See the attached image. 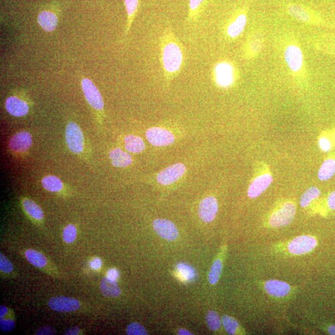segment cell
<instances>
[{
	"label": "cell",
	"instance_id": "28",
	"mask_svg": "<svg viewBox=\"0 0 335 335\" xmlns=\"http://www.w3.org/2000/svg\"><path fill=\"white\" fill-rule=\"evenodd\" d=\"M222 271V261L217 259L212 265L209 274V280L211 284H216L219 281Z\"/></svg>",
	"mask_w": 335,
	"mask_h": 335
},
{
	"label": "cell",
	"instance_id": "16",
	"mask_svg": "<svg viewBox=\"0 0 335 335\" xmlns=\"http://www.w3.org/2000/svg\"><path fill=\"white\" fill-rule=\"evenodd\" d=\"M265 289L267 293L276 298H283L290 293L291 288L287 282L279 280H269L266 282Z\"/></svg>",
	"mask_w": 335,
	"mask_h": 335
},
{
	"label": "cell",
	"instance_id": "24",
	"mask_svg": "<svg viewBox=\"0 0 335 335\" xmlns=\"http://www.w3.org/2000/svg\"><path fill=\"white\" fill-rule=\"evenodd\" d=\"M24 210L30 216L36 220H42L43 218V212L41 208L33 201L25 199L23 201Z\"/></svg>",
	"mask_w": 335,
	"mask_h": 335
},
{
	"label": "cell",
	"instance_id": "36",
	"mask_svg": "<svg viewBox=\"0 0 335 335\" xmlns=\"http://www.w3.org/2000/svg\"><path fill=\"white\" fill-rule=\"evenodd\" d=\"M15 323L12 319L5 320L1 318L0 319V328L4 332L12 331L14 329Z\"/></svg>",
	"mask_w": 335,
	"mask_h": 335
},
{
	"label": "cell",
	"instance_id": "27",
	"mask_svg": "<svg viewBox=\"0 0 335 335\" xmlns=\"http://www.w3.org/2000/svg\"><path fill=\"white\" fill-rule=\"evenodd\" d=\"M320 190L317 187L313 186L308 189L302 196L300 204L302 208H306L315 199L319 197Z\"/></svg>",
	"mask_w": 335,
	"mask_h": 335
},
{
	"label": "cell",
	"instance_id": "41",
	"mask_svg": "<svg viewBox=\"0 0 335 335\" xmlns=\"http://www.w3.org/2000/svg\"><path fill=\"white\" fill-rule=\"evenodd\" d=\"M328 206L329 209L335 210V190L328 196Z\"/></svg>",
	"mask_w": 335,
	"mask_h": 335
},
{
	"label": "cell",
	"instance_id": "4",
	"mask_svg": "<svg viewBox=\"0 0 335 335\" xmlns=\"http://www.w3.org/2000/svg\"><path fill=\"white\" fill-rule=\"evenodd\" d=\"M146 137L149 143L156 147L170 146L175 141L172 132L160 127H152L147 130Z\"/></svg>",
	"mask_w": 335,
	"mask_h": 335
},
{
	"label": "cell",
	"instance_id": "3",
	"mask_svg": "<svg viewBox=\"0 0 335 335\" xmlns=\"http://www.w3.org/2000/svg\"><path fill=\"white\" fill-rule=\"evenodd\" d=\"M66 141L68 147L75 154H80L84 147L83 133L77 124L70 122L66 128Z\"/></svg>",
	"mask_w": 335,
	"mask_h": 335
},
{
	"label": "cell",
	"instance_id": "19",
	"mask_svg": "<svg viewBox=\"0 0 335 335\" xmlns=\"http://www.w3.org/2000/svg\"><path fill=\"white\" fill-rule=\"evenodd\" d=\"M100 290L103 295L106 298H117L121 292L116 281L109 279L108 277H104L101 281Z\"/></svg>",
	"mask_w": 335,
	"mask_h": 335
},
{
	"label": "cell",
	"instance_id": "15",
	"mask_svg": "<svg viewBox=\"0 0 335 335\" xmlns=\"http://www.w3.org/2000/svg\"><path fill=\"white\" fill-rule=\"evenodd\" d=\"M8 113L15 117L26 115L29 112V106L24 101L16 97L8 98L5 103Z\"/></svg>",
	"mask_w": 335,
	"mask_h": 335
},
{
	"label": "cell",
	"instance_id": "23",
	"mask_svg": "<svg viewBox=\"0 0 335 335\" xmlns=\"http://www.w3.org/2000/svg\"><path fill=\"white\" fill-rule=\"evenodd\" d=\"M26 258L29 262L37 268H43L47 265V258L41 253L34 250H28L25 253Z\"/></svg>",
	"mask_w": 335,
	"mask_h": 335
},
{
	"label": "cell",
	"instance_id": "1",
	"mask_svg": "<svg viewBox=\"0 0 335 335\" xmlns=\"http://www.w3.org/2000/svg\"><path fill=\"white\" fill-rule=\"evenodd\" d=\"M183 60L182 53L176 43H167L162 50V62L166 72L169 75H175L181 69Z\"/></svg>",
	"mask_w": 335,
	"mask_h": 335
},
{
	"label": "cell",
	"instance_id": "10",
	"mask_svg": "<svg viewBox=\"0 0 335 335\" xmlns=\"http://www.w3.org/2000/svg\"><path fill=\"white\" fill-rule=\"evenodd\" d=\"M155 232L163 238L168 241H175L178 237V230L172 222L167 219H157L153 222Z\"/></svg>",
	"mask_w": 335,
	"mask_h": 335
},
{
	"label": "cell",
	"instance_id": "22",
	"mask_svg": "<svg viewBox=\"0 0 335 335\" xmlns=\"http://www.w3.org/2000/svg\"><path fill=\"white\" fill-rule=\"evenodd\" d=\"M335 173V160L334 159H327L321 165L318 171V179L321 181H326L330 179Z\"/></svg>",
	"mask_w": 335,
	"mask_h": 335
},
{
	"label": "cell",
	"instance_id": "39",
	"mask_svg": "<svg viewBox=\"0 0 335 335\" xmlns=\"http://www.w3.org/2000/svg\"><path fill=\"white\" fill-rule=\"evenodd\" d=\"M204 1V0H189L190 12H196Z\"/></svg>",
	"mask_w": 335,
	"mask_h": 335
},
{
	"label": "cell",
	"instance_id": "33",
	"mask_svg": "<svg viewBox=\"0 0 335 335\" xmlns=\"http://www.w3.org/2000/svg\"><path fill=\"white\" fill-rule=\"evenodd\" d=\"M127 334L129 335H147L148 334L146 329L138 323L133 322L129 324L126 329Z\"/></svg>",
	"mask_w": 335,
	"mask_h": 335
},
{
	"label": "cell",
	"instance_id": "32",
	"mask_svg": "<svg viewBox=\"0 0 335 335\" xmlns=\"http://www.w3.org/2000/svg\"><path fill=\"white\" fill-rule=\"evenodd\" d=\"M77 228L73 225L66 226L63 231L64 241L67 244H72L77 237Z\"/></svg>",
	"mask_w": 335,
	"mask_h": 335
},
{
	"label": "cell",
	"instance_id": "47",
	"mask_svg": "<svg viewBox=\"0 0 335 335\" xmlns=\"http://www.w3.org/2000/svg\"><path fill=\"white\" fill-rule=\"evenodd\" d=\"M328 331L329 334L335 335V325L329 326Z\"/></svg>",
	"mask_w": 335,
	"mask_h": 335
},
{
	"label": "cell",
	"instance_id": "17",
	"mask_svg": "<svg viewBox=\"0 0 335 335\" xmlns=\"http://www.w3.org/2000/svg\"><path fill=\"white\" fill-rule=\"evenodd\" d=\"M110 159L112 164L117 168H125L132 164V156L121 149L116 148L110 152Z\"/></svg>",
	"mask_w": 335,
	"mask_h": 335
},
{
	"label": "cell",
	"instance_id": "29",
	"mask_svg": "<svg viewBox=\"0 0 335 335\" xmlns=\"http://www.w3.org/2000/svg\"><path fill=\"white\" fill-rule=\"evenodd\" d=\"M206 322L211 331H217L221 326L219 314L214 310H210L206 314Z\"/></svg>",
	"mask_w": 335,
	"mask_h": 335
},
{
	"label": "cell",
	"instance_id": "42",
	"mask_svg": "<svg viewBox=\"0 0 335 335\" xmlns=\"http://www.w3.org/2000/svg\"><path fill=\"white\" fill-rule=\"evenodd\" d=\"M119 276V272L115 269H111L108 271L107 277L112 280L116 281L117 278Z\"/></svg>",
	"mask_w": 335,
	"mask_h": 335
},
{
	"label": "cell",
	"instance_id": "11",
	"mask_svg": "<svg viewBox=\"0 0 335 335\" xmlns=\"http://www.w3.org/2000/svg\"><path fill=\"white\" fill-rule=\"evenodd\" d=\"M218 212V203L216 198L209 196L201 201L199 207V215L204 222L213 221Z\"/></svg>",
	"mask_w": 335,
	"mask_h": 335
},
{
	"label": "cell",
	"instance_id": "20",
	"mask_svg": "<svg viewBox=\"0 0 335 335\" xmlns=\"http://www.w3.org/2000/svg\"><path fill=\"white\" fill-rule=\"evenodd\" d=\"M125 146L127 151L134 154H139L146 149L142 138L133 135H127L125 138Z\"/></svg>",
	"mask_w": 335,
	"mask_h": 335
},
{
	"label": "cell",
	"instance_id": "14",
	"mask_svg": "<svg viewBox=\"0 0 335 335\" xmlns=\"http://www.w3.org/2000/svg\"><path fill=\"white\" fill-rule=\"evenodd\" d=\"M32 143L31 134L28 132H20L11 138L9 146L13 152H24L28 151Z\"/></svg>",
	"mask_w": 335,
	"mask_h": 335
},
{
	"label": "cell",
	"instance_id": "35",
	"mask_svg": "<svg viewBox=\"0 0 335 335\" xmlns=\"http://www.w3.org/2000/svg\"><path fill=\"white\" fill-rule=\"evenodd\" d=\"M13 265L10 260L1 253L0 254V270L5 273H10L13 270Z\"/></svg>",
	"mask_w": 335,
	"mask_h": 335
},
{
	"label": "cell",
	"instance_id": "8",
	"mask_svg": "<svg viewBox=\"0 0 335 335\" xmlns=\"http://www.w3.org/2000/svg\"><path fill=\"white\" fill-rule=\"evenodd\" d=\"M214 75L218 85L223 88L230 86L235 80V71L232 65L225 62L216 65Z\"/></svg>",
	"mask_w": 335,
	"mask_h": 335
},
{
	"label": "cell",
	"instance_id": "2",
	"mask_svg": "<svg viewBox=\"0 0 335 335\" xmlns=\"http://www.w3.org/2000/svg\"><path fill=\"white\" fill-rule=\"evenodd\" d=\"M296 212V206L293 203H285L281 208L272 213L269 224L274 228L285 227L293 221Z\"/></svg>",
	"mask_w": 335,
	"mask_h": 335
},
{
	"label": "cell",
	"instance_id": "46",
	"mask_svg": "<svg viewBox=\"0 0 335 335\" xmlns=\"http://www.w3.org/2000/svg\"><path fill=\"white\" fill-rule=\"evenodd\" d=\"M178 334L180 335H193L192 333H190L189 331L186 330L185 329H181L178 331Z\"/></svg>",
	"mask_w": 335,
	"mask_h": 335
},
{
	"label": "cell",
	"instance_id": "21",
	"mask_svg": "<svg viewBox=\"0 0 335 335\" xmlns=\"http://www.w3.org/2000/svg\"><path fill=\"white\" fill-rule=\"evenodd\" d=\"M247 18L244 14L240 15L236 20L230 24L227 29V34L230 37H236L243 32L246 26Z\"/></svg>",
	"mask_w": 335,
	"mask_h": 335
},
{
	"label": "cell",
	"instance_id": "18",
	"mask_svg": "<svg viewBox=\"0 0 335 335\" xmlns=\"http://www.w3.org/2000/svg\"><path fill=\"white\" fill-rule=\"evenodd\" d=\"M37 22L45 31L53 32L56 28L58 18L53 13L44 11L38 15Z\"/></svg>",
	"mask_w": 335,
	"mask_h": 335
},
{
	"label": "cell",
	"instance_id": "37",
	"mask_svg": "<svg viewBox=\"0 0 335 335\" xmlns=\"http://www.w3.org/2000/svg\"><path fill=\"white\" fill-rule=\"evenodd\" d=\"M318 144H319L320 149L324 152H328L331 149V143L327 138H321L318 141Z\"/></svg>",
	"mask_w": 335,
	"mask_h": 335
},
{
	"label": "cell",
	"instance_id": "30",
	"mask_svg": "<svg viewBox=\"0 0 335 335\" xmlns=\"http://www.w3.org/2000/svg\"><path fill=\"white\" fill-rule=\"evenodd\" d=\"M222 322L228 334H235L236 333L238 328V323L235 318L225 315L222 316Z\"/></svg>",
	"mask_w": 335,
	"mask_h": 335
},
{
	"label": "cell",
	"instance_id": "40",
	"mask_svg": "<svg viewBox=\"0 0 335 335\" xmlns=\"http://www.w3.org/2000/svg\"><path fill=\"white\" fill-rule=\"evenodd\" d=\"M250 47H251L252 51L255 52V53H258L261 48L260 40L258 39V38L257 39H253L251 42V44H250Z\"/></svg>",
	"mask_w": 335,
	"mask_h": 335
},
{
	"label": "cell",
	"instance_id": "7",
	"mask_svg": "<svg viewBox=\"0 0 335 335\" xmlns=\"http://www.w3.org/2000/svg\"><path fill=\"white\" fill-rule=\"evenodd\" d=\"M186 172V167L181 163L170 166L161 171L157 175V180L160 184L170 185L180 179Z\"/></svg>",
	"mask_w": 335,
	"mask_h": 335
},
{
	"label": "cell",
	"instance_id": "43",
	"mask_svg": "<svg viewBox=\"0 0 335 335\" xmlns=\"http://www.w3.org/2000/svg\"><path fill=\"white\" fill-rule=\"evenodd\" d=\"M102 265V261L100 258H94L91 261L90 266L93 269H98Z\"/></svg>",
	"mask_w": 335,
	"mask_h": 335
},
{
	"label": "cell",
	"instance_id": "9",
	"mask_svg": "<svg viewBox=\"0 0 335 335\" xmlns=\"http://www.w3.org/2000/svg\"><path fill=\"white\" fill-rule=\"evenodd\" d=\"M48 305L54 311L67 313L78 310L80 307V302L75 299L64 296H56L49 300Z\"/></svg>",
	"mask_w": 335,
	"mask_h": 335
},
{
	"label": "cell",
	"instance_id": "13",
	"mask_svg": "<svg viewBox=\"0 0 335 335\" xmlns=\"http://www.w3.org/2000/svg\"><path fill=\"white\" fill-rule=\"evenodd\" d=\"M272 181L270 174H264L256 178L250 185L248 189V196L250 198H256L260 196L268 188Z\"/></svg>",
	"mask_w": 335,
	"mask_h": 335
},
{
	"label": "cell",
	"instance_id": "12",
	"mask_svg": "<svg viewBox=\"0 0 335 335\" xmlns=\"http://www.w3.org/2000/svg\"><path fill=\"white\" fill-rule=\"evenodd\" d=\"M284 59L288 67L294 72H299L303 65V54L298 46H288L284 51Z\"/></svg>",
	"mask_w": 335,
	"mask_h": 335
},
{
	"label": "cell",
	"instance_id": "34",
	"mask_svg": "<svg viewBox=\"0 0 335 335\" xmlns=\"http://www.w3.org/2000/svg\"><path fill=\"white\" fill-rule=\"evenodd\" d=\"M125 5H126L128 16L129 19V25L128 29L130 28V23L132 21V18L134 16L138 6V0H124Z\"/></svg>",
	"mask_w": 335,
	"mask_h": 335
},
{
	"label": "cell",
	"instance_id": "25",
	"mask_svg": "<svg viewBox=\"0 0 335 335\" xmlns=\"http://www.w3.org/2000/svg\"><path fill=\"white\" fill-rule=\"evenodd\" d=\"M288 12L293 17L298 19L299 21L304 22V23H308L310 20L309 12L300 5H290L288 7Z\"/></svg>",
	"mask_w": 335,
	"mask_h": 335
},
{
	"label": "cell",
	"instance_id": "44",
	"mask_svg": "<svg viewBox=\"0 0 335 335\" xmlns=\"http://www.w3.org/2000/svg\"><path fill=\"white\" fill-rule=\"evenodd\" d=\"M80 332V329L78 327L70 328L67 329L65 332V334L75 335L78 334Z\"/></svg>",
	"mask_w": 335,
	"mask_h": 335
},
{
	"label": "cell",
	"instance_id": "45",
	"mask_svg": "<svg viewBox=\"0 0 335 335\" xmlns=\"http://www.w3.org/2000/svg\"><path fill=\"white\" fill-rule=\"evenodd\" d=\"M8 313V308L5 306L0 307V318H4Z\"/></svg>",
	"mask_w": 335,
	"mask_h": 335
},
{
	"label": "cell",
	"instance_id": "6",
	"mask_svg": "<svg viewBox=\"0 0 335 335\" xmlns=\"http://www.w3.org/2000/svg\"><path fill=\"white\" fill-rule=\"evenodd\" d=\"M317 245V241L312 236H299L289 244L288 250L293 255H304L312 251Z\"/></svg>",
	"mask_w": 335,
	"mask_h": 335
},
{
	"label": "cell",
	"instance_id": "26",
	"mask_svg": "<svg viewBox=\"0 0 335 335\" xmlns=\"http://www.w3.org/2000/svg\"><path fill=\"white\" fill-rule=\"evenodd\" d=\"M42 184L46 190L51 192H59L63 188V184L55 176H48L42 179Z\"/></svg>",
	"mask_w": 335,
	"mask_h": 335
},
{
	"label": "cell",
	"instance_id": "38",
	"mask_svg": "<svg viewBox=\"0 0 335 335\" xmlns=\"http://www.w3.org/2000/svg\"><path fill=\"white\" fill-rule=\"evenodd\" d=\"M55 334V330L51 326H46L40 327L36 332V334L38 335H44V334Z\"/></svg>",
	"mask_w": 335,
	"mask_h": 335
},
{
	"label": "cell",
	"instance_id": "5",
	"mask_svg": "<svg viewBox=\"0 0 335 335\" xmlns=\"http://www.w3.org/2000/svg\"><path fill=\"white\" fill-rule=\"evenodd\" d=\"M81 86L89 104L95 110L102 111L104 108V102L97 87L88 78L83 79L81 81Z\"/></svg>",
	"mask_w": 335,
	"mask_h": 335
},
{
	"label": "cell",
	"instance_id": "31",
	"mask_svg": "<svg viewBox=\"0 0 335 335\" xmlns=\"http://www.w3.org/2000/svg\"><path fill=\"white\" fill-rule=\"evenodd\" d=\"M177 269L182 278L187 280H192L196 276V272L192 267L184 263H179L177 265Z\"/></svg>",
	"mask_w": 335,
	"mask_h": 335
}]
</instances>
